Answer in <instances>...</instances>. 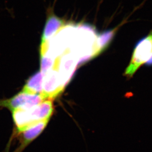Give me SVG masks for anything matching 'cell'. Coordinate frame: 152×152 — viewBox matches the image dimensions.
Masks as SVG:
<instances>
[{
  "label": "cell",
  "instance_id": "4",
  "mask_svg": "<svg viewBox=\"0 0 152 152\" xmlns=\"http://www.w3.org/2000/svg\"><path fill=\"white\" fill-rule=\"evenodd\" d=\"M45 100L41 94H32L20 92L10 99L0 101V106L7 107L10 111L15 109H30Z\"/></svg>",
  "mask_w": 152,
  "mask_h": 152
},
{
  "label": "cell",
  "instance_id": "2",
  "mask_svg": "<svg viewBox=\"0 0 152 152\" xmlns=\"http://www.w3.org/2000/svg\"><path fill=\"white\" fill-rule=\"evenodd\" d=\"M152 56V31L149 34L142 39L136 45L132 58L125 74L132 77L139 67L146 63Z\"/></svg>",
  "mask_w": 152,
  "mask_h": 152
},
{
  "label": "cell",
  "instance_id": "1",
  "mask_svg": "<svg viewBox=\"0 0 152 152\" xmlns=\"http://www.w3.org/2000/svg\"><path fill=\"white\" fill-rule=\"evenodd\" d=\"M98 35L93 26L77 24L74 47L79 58V65L95 58Z\"/></svg>",
  "mask_w": 152,
  "mask_h": 152
},
{
  "label": "cell",
  "instance_id": "12",
  "mask_svg": "<svg viewBox=\"0 0 152 152\" xmlns=\"http://www.w3.org/2000/svg\"><path fill=\"white\" fill-rule=\"evenodd\" d=\"M146 64L148 65H152V56L150 58L149 60L147 62Z\"/></svg>",
  "mask_w": 152,
  "mask_h": 152
},
{
  "label": "cell",
  "instance_id": "11",
  "mask_svg": "<svg viewBox=\"0 0 152 152\" xmlns=\"http://www.w3.org/2000/svg\"><path fill=\"white\" fill-rule=\"evenodd\" d=\"M48 50V49L45 52H40V71L44 75L53 69L56 61V58L49 53Z\"/></svg>",
  "mask_w": 152,
  "mask_h": 152
},
{
  "label": "cell",
  "instance_id": "10",
  "mask_svg": "<svg viewBox=\"0 0 152 152\" xmlns=\"http://www.w3.org/2000/svg\"><path fill=\"white\" fill-rule=\"evenodd\" d=\"M117 29L108 30L98 35L96 44V50L95 57L101 54L107 47L113 38Z\"/></svg>",
  "mask_w": 152,
  "mask_h": 152
},
{
  "label": "cell",
  "instance_id": "6",
  "mask_svg": "<svg viewBox=\"0 0 152 152\" xmlns=\"http://www.w3.org/2000/svg\"><path fill=\"white\" fill-rule=\"evenodd\" d=\"M50 119L44 120L33 123L21 132L15 133L19 138V145L15 152H22L33 141L37 138L45 129Z\"/></svg>",
  "mask_w": 152,
  "mask_h": 152
},
{
  "label": "cell",
  "instance_id": "5",
  "mask_svg": "<svg viewBox=\"0 0 152 152\" xmlns=\"http://www.w3.org/2000/svg\"><path fill=\"white\" fill-rule=\"evenodd\" d=\"M65 88L57 69L53 68L45 75L41 94L45 100H53L62 93Z\"/></svg>",
  "mask_w": 152,
  "mask_h": 152
},
{
  "label": "cell",
  "instance_id": "8",
  "mask_svg": "<svg viewBox=\"0 0 152 152\" xmlns=\"http://www.w3.org/2000/svg\"><path fill=\"white\" fill-rule=\"evenodd\" d=\"M54 107L52 100H45L37 106L27 110L29 117L33 123L44 120L50 119Z\"/></svg>",
  "mask_w": 152,
  "mask_h": 152
},
{
  "label": "cell",
  "instance_id": "3",
  "mask_svg": "<svg viewBox=\"0 0 152 152\" xmlns=\"http://www.w3.org/2000/svg\"><path fill=\"white\" fill-rule=\"evenodd\" d=\"M79 61L77 55L72 47L59 56L58 71L64 86L68 84L73 76Z\"/></svg>",
  "mask_w": 152,
  "mask_h": 152
},
{
  "label": "cell",
  "instance_id": "9",
  "mask_svg": "<svg viewBox=\"0 0 152 152\" xmlns=\"http://www.w3.org/2000/svg\"><path fill=\"white\" fill-rule=\"evenodd\" d=\"M44 77L45 75L41 71L37 72L30 77L22 91L32 94H41L43 89Z\"/></svg>",
  "mask_w": 152,
  "mask_h": 152
},
{
  "label": "cell",
  "instance_id": "7",
  "mask_svg": "<svg viewBox=\"0 0 152 152\" xmlns=\"http://www.w3.org/2000/svg\"><path fill=\"white\" fill-rule=\"evenodd\" d=\"M65 22L55 15L53 10L49 9L47 11V18L42 36L41 45H49L50 41L57 33Z\"/></svg>",
  "mask_w": 152,
  "mask_h": 152
}]
</instances>
